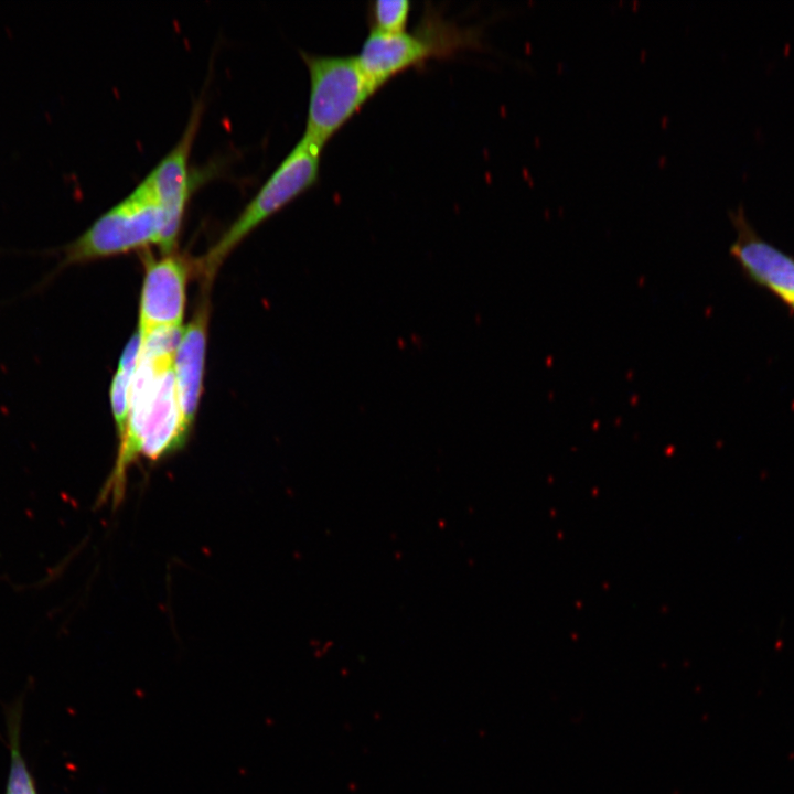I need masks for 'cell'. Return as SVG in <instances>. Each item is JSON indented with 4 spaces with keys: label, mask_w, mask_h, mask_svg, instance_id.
<instances>
[{
    "label": "cell",
    "mask_w": 794,
    "mask_h": 794,
    "mask_svg": "<svg viewBox=\"0 0 794 794\" xmlns=\"http://www.w3.org/2000/svg\"><path fill=\"white\" fill-rule=\"evenodd\" d=\"M322 149L304 137L296 143L227 230L200 259L198 272L206 282L248 234L316 183Z\"/></svg>",
    "instance_id": "1"
},
{
    "label": "cell",
    "mask_w": 794,
    "mask_h": 794,
    "mask_svg": "<svg viewBox=\"0 0 794 794\" xmlns=\"http://www.w3.org/2000/svg\"><path fill=\"white\" fill-rule=\"evenodd\" d=\"M167 216L140 183L63 248L61 266L83 264L157 244L161 247Z\"/></svg>",
    "instance_id": "2"
},
{
    "label": "cell",
    "mask_w": 794,
    "mask_h": 794,
    "mask_svg": "<svg viewBox=\"0 0 794 794\" xmlns=\"http://www.w3.org/2000/svg\"><path fill=\"white\" fill-rule=\"evenodd\" d=\"M310 77L305 129L302 137L325 143L375 94L353 55H316L301 52Z\"/></svg>",
    "instance_id": "3"
},
{
    "label": "cell",
    "mask_w": 794,
    "mask_h": 794,
    "mask_svg": "<svg viewBox=\"0 0 794 794\" xmlns=\"http://www.w3.org/2000/svg\"><path fill=\"white\" fill-rule=\"evenodd\" d=\"M728 216L736 230L730 256L751 282L768 290L794 315V256L764 239L742 204L729 210Z\"/></svg>",
    "instance_id": "4"
},
{
    "label": "cell",
    "mask_w": 794,
    "mask_h": 794,
    "mask_svg": "<svg viewBox=\"0 0 794 794\" xmlns=\"http://www.w3.org/2000/svg\"><path fill=\"white\" fill-rule=\"evenodd\" d=\"M201 115L202 105L197 104L178 143L141 182L167 216V232L160 247L163 255H170L176 246L185 207L194 186L189 158Z\"/></svg>",
    "instance_id": "5"
},
{
    "label": "cell",
    "mask_w": 794,
    "mask_h": 794,
    "mask_svg": "<svg viewBox=\"0 0 794 794\" xmlns=\"http://www.w3.org/2000/svg\"><path fill=\"white\" fill-rule=\"evenodd\" d=\"M189 266L182 257H147L140 299V337L157 329L182 328Z\"/></svg>",
    "instance_id": "6"
},
{
    "label": "cell",
    "mask_w": 794,
    "mask_h": 794,
    "mask_svg": "<svg viewBox=\"0 0 794 794\" xmlns=\"http://www.w3.org/2000/svg\"><path fill=\"white\" fill-rule=\"evenodd\" d=\"M432 33H382L372 31L357 56L366 78L377 92L397 74L450 50Z\"/></svg>",
    "instance_id": "7"
},
{
    "label": "cell",
    "mask_w": 794,
    "mask_h": 794,
    "mask_svg": "<svg viewBox=\"0 0 794 794\" xmlns=\"http://www.w3.org/2000/svg\"><path fill=\"white\" fill-rule=\"evenodd\" d=\"M189 434L182 422L172 366L160 378L138 442L137 457L150 461L163 459L183 448Z\"/></svg>",
    "instance_id": "8"
},
{
    "label": "cell",
    "mask_w": 794,
    "mask_h": 794,
    "mask_svg": "<svg viewBox=\"0 0 794 794\" xmlns=\"http://www.w3.org/2000/svg\"><path fill=\"white\" fill-rule=\"evenodd\" d=\"M207 316V308L203 304L183 330L173 364L182 422L189 433L202 394Z\"/></svg>",
    "instance_id": "9"
},
{
    "label": "cell",
    "mask_w": 794,
    "mask_h": 794,
    "mask_svg": "<svg viewBox=\"0 0 794 794\" xmlns=\"http://www.w3.org/2000/svg\"><path fill=\"white\" fill-rule=\"evenodd\" d=\"M24 697L14 698L4 706V719L10 751V765L4 794H39L35 779L25 761L21 748L22 715Z\"/></svg>",
    "instance_id": "10"
},
{
    "label": "cell",
    "mask_w": 794,
    "mask_h": 794,
    "mask_svg": "<svg viewBox=\"0 0 794 794\" xmlns=\"http://www.w3.org/2000/svg\"><path fill=\"white\" fill-rule=\"evenodd\" d=\"M140 350L141 337L137 331L122 352L117 373L110 386L111 410L119 440L122 438L127 427L130 391L138 366Z\"/></svg>",
    "instance_id": "11"
},
{
    "label": "cell",
    "mask_w": 794,
    "mask_h": 794,
    "mask_svg": "<svg viewBox=\"0 0 794 794\" xmlns=\"http://www.w3.org/2000/svg\"><path fill=\"white\" fill-rule=\"evenodd\" d=\"M411 4L407 0H377L371 4L372 31L382 33L406 32Z\"/></svg>",
    "instance_id": "12"
}]
</instances>
